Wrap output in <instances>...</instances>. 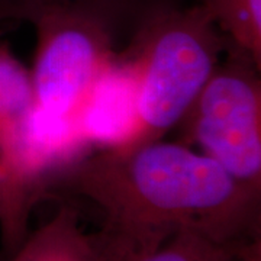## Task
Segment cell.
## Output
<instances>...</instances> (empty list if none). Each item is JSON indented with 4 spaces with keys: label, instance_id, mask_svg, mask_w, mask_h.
Returning <instances> with one entry per match:
<instances>
[{
    "label": "cell",
    "instance_id": "1",
    "mask_svg": "<svg viewBox=\"0 0 261 261\" xmlns=\"http://www.w3.org/2000/svg\"><path fill=\"white\" fill-rule=\"evenodd\" d=\"M57 181L106 215L102 232L126 257L192 231L216 244L255 238L260 195L215 160L159 140L83 155Z\"/></svg>",
    "mask_w": 261,
    "mask_h": 261
},
{
    "label": "cell",
    "instance_id": "2",
    "mask_svg": "<svg viewBox=\"0 0 261 261\" xmlns=\"http://www.w3.org/2000/svg\"><path fill=\"white\" fill-rule=\"evenodd\" d=\"M229 45L196 3L160 10L134 32L128 58L138 84V128L132 145L163 140L180 125Z\"/></svg>",
    "mask_w": 261,
    "mask_h": 261
},
{
    "label": "cell",
    "instance_id": "3",
    "mask_svg": "<svg viewBox=\"0 0 261 261\" xmlns=\"http://www.w3.org/2000/svg\"><path fill=\"white\" fill-rule=\"evenodd\" d=\"M228 53L180 125L240 185L261 193L260 67L231 45Z\"/></svg>",
    "mask_w": 261,
    "mask_h": 261
},
{
    "label": "cell",
    "instance_id": "4",
    "mask_svg": "<svg viewBox=\"0 0 261 261\" xmlns=\"http://www.w3.org/2000/svg\"><path fill=\"white\" fill-rule=\"evenodd\" d=\"M37 31L29 71L32 106L57 118H74L99 75L115 60L118 38L103 23L70 12L32 22Z\"/></svg>",
    "mask_w": 261,
    "mask_h": 261
},
{
    "label": "cell",
    "instance_id": "5",
    "mask_svg": "<svg viewBox=\"0 0 261 261\" xmlns=\"http://www.w3.org/2000/svg\"><path fill=\"white\" fill-rule=\"evenodd\" d=\"M87 144L74 118H57L31 106L0 140V225L16 247L38 193L83 157Z\"/></svg>",
    "mask_w": 261,
    "mask_h": 261
},
{
    "label": "cell",
    "instance_id": "6",
    "mask_svg": "<svg viewBox=\"0 0 261 261\" xmlns=\"http://www.w3.org/2000/svg\"><path fill=\"white\" fill-rule=\"evenodd\" d=\"M138 84L129 58L105 68L74 115L87 145L103 149L132 145L138 128Z\"/></svg>",
    "mask_w": 261,
    "mask_h": 261
},
{
    "label": "cell",
    "instance_id": "7",
    "mask_svg": "<svg viewBox=\"0 0 261 261\" xmlns=\"http://www.w3.org/2000/svg\"><path fill=\"white\" fill-rule=\"evenodd\" d=\"M185 0H0V25L29 22L51 12H70L103 23L116 38L132 37L154 13Z\"/></svg>",
    "mask_w": 261,
    "mask_h": 261
},
{
    "label": "cell",
    "instance_id": "8",
    "mask_svg": "<svg viewBox=\"0 0 261 261\" xmlns=\"http://www.w3.org/2000/svg\"><path fill=\"white\" fill-rule=\"evenodd\" d=\"M12 261H123L105 233H87L71 207H61L18 248Z\"/></svg>",
    "mask_w": 261,
    "mask_h": 261
},
{
    "label": "cell",
    "instance_id": "9",
    "mask_svg": "<svg viewBox=\"0 0 261 261\" xmlns=\"http://www.w3.org/2000/svg\"><path fill=\"white\" fill-rule=\"evenodd\" d=\"M231 47L261 65V0H196Z\"/></svg>",
    "mask_w": 261,
    "mask_h": 261
},
{
    "label": "cell",
    "instance_id": "10",
    "mask_svg": "<svg viewBox=\"0 0 261 261\" xmlns=\"http://www.w3.org/2000/svg\"><path fill=\"white\" fill-rule=\"evenodd\" d=\"M32 106L29 71L0 45V140Z\"/></svg>",
    "mask_w": 261,
    "mask_h": 261
},
{
    "label": "cell",
    "instance_id": "11",
    "mask_svg": "<svg viewBox=\"0 0 261 261\" xmlns=\"http://www.w3.org/2000/svg\"><path fill=\"white\" fill-rule=\"evenodd\" d=\"M214 244L192 231H177L152 248L126 255L123 261H202Z\"/></svg>",
    "mask_w": 261,
    "mask_h": 261
},
{
    "label": "cell",
    "instance_id": "12",
    "mask_svg": "<svg viewBox=\"0 0 261 261\" xmlns=\"http://www.w3.org/2000/svg\"><path fill=\"white\" fill-rule=\"evenodd\" d=\"M202 261H260L258 238L214 244Z\"/></svg>",
    "mask_w": 261,
    "mask_h": 261
}]
</instances>
